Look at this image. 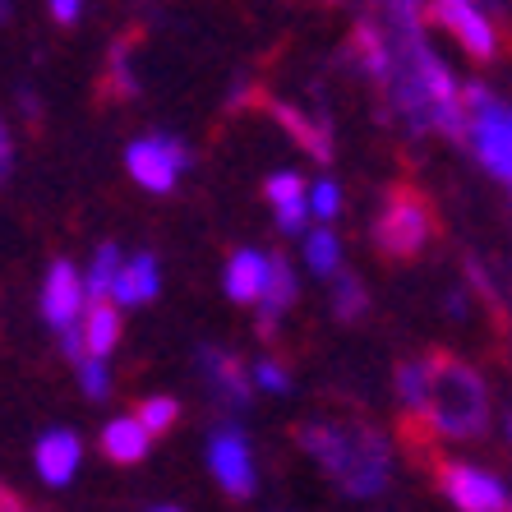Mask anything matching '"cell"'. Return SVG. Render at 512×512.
I'll return each mask as SVG.
<instances>
[{
  "mask_svg": "<svg viewBox=\"0 0 512 512\" xmlns=\"http://www.w3.org/2000/svg\"><path fill=\"white\" fill-rule=\"evenodd\" d=\"M277 120H282L286 130L296 134L300 143H305V148H310V157L314 162H328V157H333V148H328V143H323V130H314L310 120L300 116V111H291V107H277Z\"/></svg>",
  "mask_w": 512,
  "mask_h": 512,
  "instance_id": "obj_20",
  "label": "cell"
},
{
  "mask_svg": "<svg viewBox=\"0 0 512 512\" xmlns=\"http://www.w3.org/2000/svg\"><path fill=\"white\" fill-rule=\"evenodd\" d=\"M305 453H314L323 462L328 476L342 480L346 494L370 499L388 485V448L374 429H323V425H305L300 429Z\"/></svg>",
  "mask_w": 512,
  "mask_h": 512,
  "instance_id": "obj_1",
  "label": "cell"
},
{
  "mask_svg": "<svg viewBox=\"0 0 512 512\" xmlns=\"http://www.w3.org/2000/svg\"><path fill=\"white\" fill-rule=\"evenodd\" d=\"M157 512H176V508H157Z\"/></svg>",
  "mask_w": 512,
  "mask_h": 512,
  "instance_id": "obj_32",
  "label": "cell"
},
{
  "mask_svg": "<svg viewBox=\"0 0 512 512\" xmlns=\"http://www.w3.org/2000/svg\"><path fill=\"white\" fill-rule=\"evenodd\" d=\"M79 457H84V443L74 439L70 429H51L47 439L37 443V476L47 485H70L74 471H79Z\"/></svg>",
  "mask_w": 512,
  "mask_h": 512,
  "instance_id": "obj_10",
  "label": "cell"
},
{
  "mask_svg": "<svg viewBox=\"0 0 512 512\" xmlns=\"http://www.w3.org/2000/svg\"><path fill=\"white\" fill-rule=\"evenodd\" d=\"M208 466H213L217 485L227 489V494H236V499H245V494L254 489L250 443L240 439L236 429H222V434H213V443H208Z\"/></svg>",
  "mask_w": 512,
  "mask_h": 512,
  "instance_id": "obj_8",
  "label": "cell"
},
{
  "mask_svg": "<svg viewBox=\"0 0 512 512\" xmlns=\"http://www.w3.org/2000/svg\"><path fill=\"white\" fill-rule=\"evenodd\" d=\"M153 296H157V263L148 259V254L120 263L111 300H116V305H143V300H153Z\"/></svg>",
  "mask_w": 512,
  "mask_h": 512,
  "instance_id": "obj_13",
  "label": "cell"
},
{
  "mask_svg": "<svg viewBox=\"0 0 512 512\" xmlns=\"http://www.w3.org/2000/svg\"><path fill=\"white\" fill-rule=\"evenodd\" d=\"M508 434H512V420H508Z\"/></svg>",
  "mask_w": 512,
  "mask_h": 512,
  "instance_id": "obj_33",
  "label": "cell"
},
{
  "mask_svg": "<svg viewBox=\"0 0 512 512\" xmlns=\"http://www.w3.org/2000/svg\"><path fill=\"white\" fill-rule=\"evenodd\" d=\"M134 420L143 425V434L153 439V434H167L171 425L180 420V406L171 402V397H143V406L134 411Z\"/></svg>",
  "mask_w": 512,
  "mask_h": 512,
  "instance_id": "obj_19",
  "label": "cell"
},
{
  "mask_svg": "<svg viewBox=\"0 0 512 512\" xmlns=\"http://www.w3.org/2000/svg\"><path fill=\"white\" fill-rule=\"evenodd\" d=\"M508 512H512V503H508Z\"/></svg>",
  "mask_w": 512,
  "mask_h": 512,
  "instance_id": "obj_34",
  "label": "cell"
},
{
  "mask_svg": "<svg viewBox=\"0 0 512 512\" xmlns=\"http://www.w3.org/2000/svg\"><path fill=\"white\" fill-rule=\"evenodd\" d=\"M305 203H310V213H314V217H323V222H333L337 208H342V190H337L333 180H319V185L310 190V199H305Z\"/></svg>",
  "mask_w": 512,
  "mask_h": 512,
  "instance_id": "obj_25",
  "label": "cell"
},
{
  "mask_svg": "<svg viewBox=\"0 0 512 512\" xmlns=\"http://www.w3.org/2000/svg\"><path fill=\"white\" fill-rule=\"evenodd\" d=\"M333 310H337V319H356V314L365 310V291H360V282H356V277H337Z\"/></svg>",
  "mask_w": 512,
  "mask_h": 512,
  "instance_id": "obj_24",
  "label": "cell"
},
{
  "mask_svg": "<svg viewBox=\"0 0 512 512\" xmlns=\"http://www.w3.org/2000/svg\"><path fill=\"white\" fill-rule=\"evenodd\" d=\"M254 383H259L263 393H286V388H291V374H286L282 365H273V360H259V370H254Z\"/></svg>",
  "mask_w": 512,
  "mask_h": 512,
  "instance_id": "obj_27",
  "label": "cell"
},
{
  "mask_svg": "<svg viewBox=\"0 0 512 512\" xmlns=\"http://www.w3.org/2000/svg\"><path fill=\"white\" fill-rule=\"evenodd\" d=\"M268 268H273V259L259 254V250L231 254V263H227V296L240 300V305H259L263 286H268Z\"/></svg>",
  "mask_w": 512,
  "mask_h": 512,
  "instance_id": "obj_11",
  "label": "cell"
},
{
  "mask_svg": "<svg viewBox=\"0 0 512 512\" xmlns=\"http://www.w3.org/2000/svg\"><path fill=\"white\" fill-rule=\"evenodd\" d=\"M0 512H24V508H19V494H14V489H5V485H0Z\"/></svg>",
  "mask_w": 512,
  "mask_h": 512,
  "instance_id": "obj_30",
  "label": "cell"
},
{
  "mask_svg": "<svg viewBox=\"0 0 512 512\" xmlns=\"http://www.w3.org/2000/svg\"><path fill=\"white\" fill-rule=\"evenodd\" d=\"M102 453L111 457V462H139L143 453H148V434H143V425L134 416H120L111 420L107 429H102Z\"/></svg>",
  "mask_w": 512,
  "mask_h": 512,
  "instance_id": "obj_15",
  "label": "cell"
},
{
  "mask_svg": "<svg viewBox=\"0 0 512 512\" xmlns=\"http://www.w3.org/2000/svg\"><path fill=\"white\" fill-rule=\"evenodd\" d=\"M79 333H84V351L93 360L111 356V346L120 342V314L111 300H93L84 314V323H79Z\"/></svg>",
  "mask_w": 512,
  "mask_h": 512,
  "instance_id": "obj_12",
  "label": "cell"
},
{
  "mask_svg": "<svg viewBox=\"0 0 512 512\" xmlns=\"http://www.w3.org/2000/svg\"><path fill=\"white\" fill-rule=\"evenodd\" d=\"M305 217H310V203H291V208H277V227L305 231Z\"/></svg>",
  "mask_w": 512,
  "mask_h": 512,
  "instance_id": "obj_28",
  "label": "cell"
},
{
  "mask_svg": "<svg viewBox=\"0 0 512 512\" xmlns=\"http://www.w3.org/2000/svg\"><path fill=\"white\" fill-rule=\"evenodd\" d=\"M84 310V277L74 273V263H51L47 286H42V314H47L51 328H65L79 319Z\"/></svg>",
  "mask_w": 512,
  "mask_h": 512,
  "instance_id": "obj_9",
  "label": "cell"
},
{
  "mask_svg": "<svg viewBox=\"0 0 512 512\" xmlns=\"http://www.w3.org/2000/svg\"><path fill=\"white\" fill-rule=\"evenodd\" d=\"M116 273H120V254L111 250V245H102V250H97V259H93V268H88V277H84V296H93V300H111Z\"/></svg>",
  "mask_w": 512,
  "mask_h": 512,
  "instance_id": "obj_18",
  "label": "cell"
},
{
  "mask_svg": "<svg viewBox=\"0 0 512 512\" xmlns=\"http://www.w3.org/2000/svg\"><path fill=\"white\" fill-rule=\"evenodd\" d=\"M5 162H10V139H5V125H0V171H5Z\"/></svg>",
  "mask_w": 512,
  "mask_h": 512,
  "instance_id": "obj_31",
  "label": "cell"
},
{
  "mask_svg": "<svg viewBox=\"0 0 512 512\" xmlns=\"http://www.w3.org/2000/svg\"><path fill=\"white\" fill-rule=\"evenodd\" d=\"M79 383H84V393L88 397H107V388H111V374H107V365L102 360H79Z\"/></svg>",
  "mask_w": 512,
  "mask_h": 512,
  "instance_id": "obj_26",
  "label": "cell"
},
{
  "mask_svg": "<svg viewBox=\"0 0 512 512\" xmlns=\"http://www.w3.org/2000/svg\"><path fill=\"white\" fill-rule=\"evenodd\" d=\"M208 374H213L217 388H227V402H245V393H250V383H245V374H240V365L231 356H213L208 351Z\"/></svg>",
  "mask_w": 512,
  "mask_h": 512,
  "instance_id": "obj_22",
  "label": "cell"
},
{
  "mask_svg": "<svg viewBox=\"0 0 512 512\" xmlns=\"http://www.w3.org/2000/svg\"><path fill=\"white\" fill-rule=\"evenodd\" d=\"M305 259H310L314 273H337V263H342V245H337L333 231H310V236H305Z\"/></svg>",
  "mask_w": 512,
  "mask_h": 512,
  "instance_id": "obj_21",
  "label": "cell"
},
{
  "mask_svg": "<svg viewBox=\"0 0 512 512\" xmlns=\"http://www.w3.org/2000/svg\"><path fill=\"white\" fill-rule=\"evenodd\" d=\"M356 51H360V60H365V70H370L374 79H388V74H393V47L383 42V33L374 24L356 28Z\"/></svg>",
  "mask_w": 512,
  "mask_h": 512,
  "instance_id": "obj_17",
  "label": "cell"
},
{
  "mask_svg": "<svg viewBox=\"0 0 512 512\" xmlns=\"http://www.w3.org/2000/svg\"><path fill=\"white\" fill-rule=\"evenodd\" d=\"M263 194H268L277 208H291V203H305V180H300L296 171H277V176L263 185Z\"/></svg>",
  "mask_w": 512,
  "mask_h": 512,
  "instance_id": "obj_23",
  "label": "cell"
},
{
  "mask_svg": "<svg viewBox=\"0 0 512 512\" xmlns=\"http://www.w3.org/2000/svg\"><path fill=\"white\" fill-rule=\"evenodd\" d=\"M291 300H296V277H291V263L273 259V268H268V286H263V300H259V328H263V333H273L277 314H282Z\"/></svg>",
  "mask_w": 512,
  "mask_h": 512,
  "instance_id": "obj_14",
  "label": "cell"
},
{
  "mask_svg": "<svg viewBox=\"0 0 512 512\" xmlns=\"http://www.w3.org/2000/svg\"><path fill=\"white\" fill-rule=\"evenodd\" d=\"M429 374H434L429 425L439 429V434H448V439H471V434H480L489 420L480 374L453 356H429Z\"/></svg>",
  "mask_w": 512,
  "mask_h": 512,
  "instance_id": "obj_2",
  "label": "cell"
},
{
  "mask_svg": "<svg viewBox=\"0 0 512 512\" xmlns=\"http://www.w3.org/2000/svg\"><path fill=\"white\" fill-rule=\"evenodd\" d=\"M439 480H443V489H448V499L462 512H508L503 485L489 476V471H480V466L448 462V466H439Z\"/></svg>",
  "mask_w": 512,
  "mask_h": 512,
  "instance_id": "obj_5",
  "label": "cell"
},
{
  "mask_svg": "<svg viewBox=\"0 0 512 512\" xmlns=\"http://www.w3.org/2000/svg\"><path fill=\"white\" fill-rule=\"evenodd\" d=\"M429 231H434V217H429L425 199H416V194H406V190L388 199V208H383V217H379V245L388 259H411V254H420Z\"/></svg>",
  "mask_w": 512,
  "mask_h": 512,
  "instance_id": "obj_4",
  "label": "cell"
},
{
  "mask_svg": "<svg viewBox=\"0 0 512 512\" xmlns=\"http://www.w3.org/2000/svg\"><path fill=\"white\" fill-rule=\"evenodd\" d=\"M429 19H439V24L448 28V33H453L476 60H489L494 51H499V33H494V24H489L476 5H466V0H443V5L429 10Z\"/></svg>",
  "mask_w": 512,
  "mask_h": 512,
  "instance_id": "obj_7",
  "label": "cell"
},
{
  "mask_svg": "<svg viewBox=\"0 0 512 512\" xmlns=\"http://www.w3.org/2000/svg\"><path fill=\"white\" fill-rule=\"evenodd\" d=\"M466 107V139L476 148V157L485 162L494 176H503L512 185V107L499 102L485 88H462Z\"/></svg>",
  "mask_w": 512,
  "mask_h": 512,
  "instance_id": "obj_3",
  "label": "cell"
},
{
  "mask_svg": "<svg viewBox=\"0 0 512 512\" xmlns=\"http://www.w3.org/2000/svg\"><path fill=\"white\" fill-rule=\"evenodd\" d=\"M125 167H130V176L139 180L143 190H171L180 176V167H185V148H180L176 139H139L125 153Z\"/></svg>",
  "mask_w": 512,
  "mask_h": 512,
  "instance_id": "obj_6",
  "label": "cell"
},
{
  "mask_svg": "<svg viewBox=\"0 0 512 512\" xmlns=\"http://www.w3.org/2000/svg\"><path fill=\"white\" fill-rule=\"evenodd\" d=\"M429 393H434L429 360H406L402 370H397V397H402L406 411L416 420H429Z\"/></svg>",
  "mask_w": 512,
  "mask_h": 512,
  "instance_id": "obj_16",
  "label": "cell"
},
{
  "mask_svg": "<svg viewBox=\"0 0 512 512\" xmlns=\"http://www.w3.org/2000/svg\"><path fill=\"white\" fill-rule=\"evenodd\" d=\"M79 0H56V5H51V19H56V24H74V19H79Z\"/></svg>",
  "mask_w": 512,
  "mask_h": 512,
  "instance_id": "obj_29",
  "label": "cell"
}]
</instances>
